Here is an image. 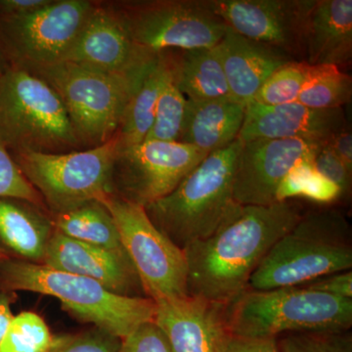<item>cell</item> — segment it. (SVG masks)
Returning a JSON list of instances; mask_svg holds the SVG:
<instances>
[{"instance_id":"6da1fadb","label":"cell","mask_w":352,"mask_h":352,"mask_svg":"<svg viewBox=\"0 0 352 352\" xmlns=\"http://www.w3.org/2000/svg\"><path fill=\"white\" fill-rule=\"evenodd\" d=\"M302 217L293 201L237 205L214 232L185 248L188 295L227 305L248 289L250 278L280 238Z\"/></svg>"},{"instance_id":"7a4b0ae2","label":"cell","mask_w":352,"mask_h":352,"mask_svg":"<svg viewBox=\"0 0 352 352\" xmlns=\"http://www.w3.org/2000/svg\"><path fill=\"white\" fill-rule=\"evenodd\" d=\"M351 226L339 210H314L275 243L250 278L254 291L300 286L351 270Z\"/></svg>"},{"instance_id":"3957f363","label":"cell","mask_w":352,"mask_h":352,"mask_svg":"<svg viewBox=\"0 0 352 352\" xmlns=\"http://www.w3.org/2000/svg\"><path fill=\"white\" fill-rule=\"evenodd\" d=\"M239 138L210 153L168 195L146 206L153 224L180 249L210 235L237 205L234 176Z\"/></svg>"},{"instance_id":"277c9868","label":"cell","mask_w":352,"mask_h":352,"mask_svg":"<svg viewBox=\"0 0 352 352\" xmlns=\"http://www.w3.org/2000/svg\"><path fill=\"white\" fill-rule=\"evenodd\" d=\"M1 272L9 288L56 298L80 320L122 340L154 321L156 303L151 298L119 295L90 278L30 261H7Z\"/></svg>"},{"instance_id":"5b68a950","label":"cell","mask_w":352,"mask_h":352,"mask_svg":"<svg viewBox=\"0 0 352 352\" xmlns=\"http://www.w3.org/2000/svg\"><path fill=\"white\" fill-rule=\"evenodd\" d=\"M351 326V298L302 286L247 289L226 307V330L240 337L265 339L284 333L347 331Z\"/></svg>"},{"instance_id":"8992f818","label":"cell","mask_w":352,"mask_h":352,"mask_svg":"<svg viewBox=\"0 0 352 352\" xmlns=\"http://www.w3.org/2000/svg\"><path fill=\"white\" fill-rule=\"evenodd\" d=\"M0 138L14 153L82 148L59 95L43 78L19 67L0 73Z\"/></svg>"},{"instance_id":"52a82bcc","label":"cell","mask_w":352,"mask_h":352,"mask_svg":"<svg viewBox=\"0 0 352 352\" xmlns=\"http://www.w3.org/2000/svg\"><path fill=\"white\" fill-rule=\"evenodd\" d=\"M151 61L126 76L98 73L69 62L29 72L59 95L78 142L88 149L104 144L117 134L129 99Z\"/></svg>"},{"instance_id":"ba28073f","label":"cell","mask_w":352,"mask_h":352,"mask_svg":"<svg viewBox=\"0 0 352 352\" xmlns=\"http://www.w3.org/2000/svg\"><path fill=\"white\" fill-rule=\"evenodd\" d=\"M117 135L97 147L66 153H14L28 182L55 214L113 194Z\"/></svg>"},{"instance_id":"9c48e42d","label":"cell","mask_w":352,"mask_h":352,"mask_svg":"<svg viewBox=\"0 0 352 352\" xmlns=\"http://www.w3.org/2000/svg\"><path fill=\"white\" fill-rule=\"evenodd\" d=\"M129 38L151 53L214 47L226 25L206 0H143L109 4Z\"/></svg>"},{"instance_id":"30bf717a","label":"cell","mask_w":352,"mask_h":352,"mask_svg":"<svg viewBox=\"0 0 352 352\" xmlns=\"http://www.w3.org/2000/svg\"><path fill=\"white\" fill-rule=\"evenodd\" d=\"M100 203L115 220L120 242L148 298L159 302L188 296L184 251L153 224L145 208L113 194Z\"/></svg>"},{"instance_id":"8fae6325","label":"cell","mask_w":352,"mask_h":352,"mask_svg":"<svg viewBox=\"0 0 352 352\" xmlns=\"http://www.w3.org/2000/svg\"><path fill=\"white\" fill-rule=\"evenodd\" d=\"M94 4L53 0L29 15L0 18V43L11 66L29 71L64 62Z\"/></svg>"},{"instance_id":"7c38bea8","label":"cell","mask_w":352,"mask_h":352,"mask_svg":"<svg viewBox=\"0 0 352 352\" xmlns=\"http://www.w3.org/2000/svg\"><path fill=\"white\" fill-rule=\"evenodd\" d=\"M208 155L184 143L166 141L120 148L113 163V195L145 208L168 195Z\"/></svg>"},{"instance_id":"4fadbf2b","label":"cell","mask_w":352,"mask_h":352,"mask_svg":"<svg viewBox=\"0 0 352 352\" xmlns=\"http://www.w3.org/2000/svg\"><path fill=\"white\" fill-rule=\"evenodd\" d=\"M227 27L305 61L308 16L315 0H206Z\"/></svg>"},{"instance_id":"5bb4252c","label":"cell","mask_w":352,"mask_h":352,"mask_svg":"<svg viewBox=\"0 0 352 352\" xmlns=\"http://www.w3.org/2000/svg\"><path fill=\"white\" fill-rule=\"evenodd\" d=\"M325 144L305 139H256L243 143L234 176V200L243 206L278 203V187L289 170L302 160L312 159Z\"/></svg>"},{"instance_id":"9a60e30c","label":"cell","mask_w":352,"mask_h":352,"mask_svg":"<svg viewBox=\"0 0 352 352\" xmlns=\"http://www.w3.org/2000/svg\"><path fill=\"white\" fill-rule=\"evenodd\" d=\"M156 54L133 43L109 4L95 3L64 62L126 76L144 68Z\"/></svg>"},{"instance_id":"2e32d148","label":"cell","mask_w":352,"mask_h":352,"mask_svg":"<svg viewBox=\"0 0 352 352\" xmlns=\"http://www.w3.org/2000/svg\"><path fill=\"white\" fill-rule=\"evenodd\" d=\"M347 124L342 108L311 109L298 102L279 106L248 104L239 138L243 143L256 139H305L327 143Z\"/></svg>"},{"instance_id":"e0dca14e","label":"cell","mask_w":352,"mask_h":352,"mask_svg":"<svg viewBox=\"0 0 352 352\" xmlns=\"http://www.w3.org/2000/svg\"><path fill=\"white\" fill-rule=\"evenodd\" d=\"M156 303L154 322L173 352H217L226 305L186 296Z\"/></svg>"},{"instance_id":"ac0fdd59","label":"cell","mask_w":352,"mask_h":352,"mask_svg":"<svg viewBox=\"0 0 352 352\" xmlns=\"http://www.w3.org/2000/svg\"><path fill=\"white\" fill-rule=\"evenodd\" d=\"M43 263L53 270L94 279L122 296H136L132 292L140 284L129 256L80 242L56 230L51 235Z\"/></svg>"},{"instance_id":"d6986e66","label":"cell","mask_w":352,"mask_h":352,"mask_svg":"<svg viewBox=\"0 0 352 352\" xmlns=\"http://www.w3.org/2000/svg\"><path fill=\"white\" fill-rule=\"evenodd\" d=\"M217 46L231 98L245 105L251 103L274 72L294 61L281 51L245 38L227 25Z\"/></svg>"},{"instance_id":"ffe728a7","label":"cell","mask_w":352,"mask_h":352,"mask_svg":"<svg viewBox=\"0 0 352 352\" xmlns=\"http://www.w3.org/2000/svg\"><path fill=\"white\" fill-rule=\"evenodd\" d=\"M351 60V0H315L308 16L305 62L342 68Z\"/></svg>"},{"instance_id":"44dd1931","label":"cell","mask_w":352,"mask_h":352,"mask_svg":"<svg viewBox=\"0 0 352 352\" xmlns=\"http://www.w3.org/2000/svg\"><path fill=\"white\" fill-rule=\"evenodd\" d=\"M247 105L231 97L212 100H187L186 113L178 142L210 153L223 149L239 138Z\"/></svg>"},{"instance_id":"7402d4cb","label":"cell","mask_w":352,"mask_h":352,"mask_svg":"<svg viewBox=\"0 0 352 352\" xmlns=\"http://www.w3.org/2000/svg\"><path fill=\"white\" fill-rule=\"evenodd\" d=\"M173 74V50L157 53L132 94L117 135L120 148L140 144L154 120L157 100Z\"/></svg>"},{"instance_id":"603a6c76","label":"cell","mask_w":352,"mask_h":352,"mask_svg":"<svg viewBox=\"0 0 352 352\" xmlns=\"http://www.w3.org/2000/svg\"><path fill=\"white\" fill-rule=\"evenodd\" d=\"M173 52V80L187 100L231 97L217 46Z\"/></svg>"},{"instance_id":"cb8c5ba5","label":"cell","mask_w":352,"mask_h":352,"mask_svg":"<svg viewBox=\"0 0 352 352\" xmlns=\"http://www.w3.org/2000/svg\"><path fill=\"white\" fill-rule=\"evenodd\" d=\"M53 224L10 199H0V240L30 263L43 261Z\"/></svg>"},{"instance_id":"d4e9b609","label":"cell","mask_w":352,"mask_h":352,"mask_svg":"<svg viewBox=\"0 0 352 352\" xmlns=\"http://www.w3.org/2000/svg\"><path fill=\"white\" fill-rule=\"evenodd\" d=\"M53 227L54 230L73 239L127 256L115 220L100 201H89L55 214Z\"/></svg>"},{"instance_id":"484cf974","label":"cell","mask_w":352,"mask_h":352,"mask_svg":"<svg viewBox=\"0 0 352 352\" xmlns=\"http://www.w3.org/2000/svg\"><path fill=\"white\" fill-rule=\"evenodd\" d=\"M352 96V78L333 65L311 66L298 103L311 109H337L349 103Z\"/></svg>"},{"instance_id":"4316f807","label":"cell","mask_w":352,"mask_h":352,"mask_svg":"<svg viewBox=\"0 0 352 352\" xmlns=\"http://www.w3.org/2000/svg\"><path fill=\"white\" fill-rule=\"evenodd\" d=\"M312 159H303L296 163L282 180L277 190L278 203L302 197L316 203L329 204L342 196L337 185L315 170Z\"/></svg>"},{"instance_id":"83f0119b","label":"cell","mask_w":352,"mask_h":352,"mask_svg":"<svg viewBox=\"0 0 352 352\" xmlns=\"http://www.w3.org/2000/svg\"><path fill=\"white\" fill-rule=\"evenodd\" d=\"M186 106V97L176 87L173 74L160 95L154 120L145 140L178 142L184 124Z\"/></svg>"},{"instance_id":"f1b7e54d","label":"cell","mask_w":352,"mask_h":352,"mask_svg":"<svg viewBox=\"0 0 352 352\" xmlns=\"http://www.w3.org/2000/svg\"><path fill=\"white\" fill-rule=\"evenodd\" d=\"M53 339L39 315L22 312L11 320L0 344V352H50Z\"/></svg>"},{"instance_id":"f546056e","label":"cell","mask_w":352,"mask_h":352,"mask_svg":"<svg viewBox=\"0 0 352 352\" xmlns=\"http://www.w3.org/2000/svg\"><path fill=\"white\" fill-rule=\"evenodd\" d=\"M310 65L305 61L289 62L270 76L264 82L252 103L263 106H279L298 100L307 80Z\"/></svg>"},{"instance_id":"4dcf8cb0","label":"cell","mask_w":352,"mask_h":352,"mask_svg":"<svg viewBox=\"0 0 352 352\" xmlns=\"http://www.w3.org/2000/svg\"><path fill=\"white\" fill-rule=\"evenodd\" d=\"M277 346L279 352H352V335L349 330L289 333Z\"/></svg>"},{"instance_id":"1f68e13d","label":"cell","mask_w":352,"mask_h":352,"mask_svg":"<svg viewBox=\"0 0 352 352\" xmlns=\"http://www.w3.org/2000/svg\"><path fill=\"white\" fill-rule=\"evenodd\" d=\"M0 199L21 200L41 207V197L22 173L0 138Z\"/></svg>"},{"instance_id":"d6a6232c","label":"cell","mask_w":352,"mask_h":352,"mask_svg":"<svg viewBox=\"0 0 352 352\" xmlns=\"http://www.w3.org/2000/svg\"><path fill=\"white\" fill-rule=\"evenodd\" d=\"M50 352H122V340L96 328L80 335L54 338Z\"/></svg>"},{"instance_id":"836d02e7","label":"cell","mask_w":352,"mask_h":352,"mask_svg":"<svg viewBox=\"0 0 352 352\" xmlns=\"http://www.w3.org/2000/svg\"><path fill=\"white\" fill-rule=\"evenodd\" d=\"M312 164L322 176L339 187L342 196L351 192L352 171L344 166L327 144L321 146L317 150Z\"/></svg>"},{"instance_id":"e575fe53","label":"cell","mask_w":352,"mask_h":352,"mask_svg":"<svg viewBox=\"0 0 352 352\" xmlns=\"http://www.w3.org/2000/svg\"><path fill=\"white\" fill-rule=\"evenodd\" d=\"M122 352H173L154 321L146 322L122 339Z\"/></svg>"},{"instance_id":"d590c367","label":"cell","mask_w":352,"mask_h":352,"mask_svg":"<svg viewBox=\"0 0 352 352\" xmlns=\"http://www.w3.org/2000/svg\"><path fill=\"white\" fill-rule=\"evenodd\" d=\"M278 338H245L226 331L219 340L217 352H279Z\"/></svg>"},{"instance_id":"8d00e7d4","label":"cell","mask_w":352,"mask_h":352,"mask_svg":"<svg viewBox=\"0 0 352 352\" xmlns=\"http://www.w3.org/2000/svg\"><path fill=\"white\" fill-rule=\"evenodd\" d=\"M300 286L321 292L339 298L352 300V272L351 270L335 273L328 276L319 278Z\"/></svg>"},{"instance_id":"74e56055","label":"cell","mask_w":352,"mask_h":352,"mask_svg":"<svg viewBox=\"0 0 352 352\" xmlns=\"http://www.w3.org/2000/svg\"><path fill=\"white\" fill-rule=\"evenodd\" d=\"M53 0H0V18L29 15L50 6Z\"/></svg>"},{"instance_id":"f35d334b","label":"cell","mask_w":352,"mask_h":352,"mask_svg":"<svg viewBox=\"0 0 352 352\" xmlns=\"http://www.w3.org/2000/svg\"><path fill=\"white\" fill-rule=\"evenodd\" d=\"M339 157L344 166L352 171V134L351 127L346 126L329 139L326 143Z\"/></svg>"},{"instance_id":"ab89813d","label":"cell","mask_w":352,"mask_h":352,"mask_svg":"<svg viewBox=\"0 0 352 352\" xmlns=\"http://www.w3.org/2000/svg\"><path fill=\"white\" fill-rule=\"evenodd\" d=\"M13 317L12 312H11L10 300L6 296L0 295V344L8 330Z\"/></svg>"},{"instance_id":"60d3db41","label":"cell","mask_w":352,"mask_h":352,"mask_svg":"<svg viewBox=\"0 0 352 352\" xmlns=\"http://www.w3.org/2000/svg\"><path fill=\"white\" fill-rule=\"evenodd\" d=\"M1 51H0V69H3L1 68L2 67V65H1Z\"/></svg>"},{"instance_id":"b9f144b4","label":"cell","mask_w":352,"mask_h":352,"mask_svg":"<svg viewBox=\"0 0 352 352\" xmlns=\"http://www.w3.org/2000/svg\"><path fill=\"white\" fill-rule=\"evenodd\" d=\"M2 69H0V73H1Z\"/></svg>"}]
</instances>
